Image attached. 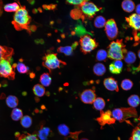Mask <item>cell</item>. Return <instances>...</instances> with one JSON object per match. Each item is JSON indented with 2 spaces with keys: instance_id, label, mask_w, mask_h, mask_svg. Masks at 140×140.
Instances as JSON below:
<instances>
[{
  "instance_id": "b9f144b4",
  "label": "cell",
  "mask_w": 140,
  "mask_h": 140,
  "mask_svg": "<svg viewBox=\"0 0 140 140\" xmlns=\"http://www.w3.org/2000/svg\"><path fill=\"white\" fill-rule=\"evenodd\" d=\"M30 29L31 31L34 32L37 29V27L35 25H33L30 27Z\"/></svg>"
},
{
  "instance_id": "3957f363",
  "label": "cell",
  "mask_w": 140,
  "mask_h": 140,
  "mask_svg": "<svg viewBox=\"0 0 140 140\" xmlns=\"http://www.w3.org/2000/svg\"><path fill=\"white\" fill-rule=\"evenodd\" d=\"M111 113L113 117L120 122L125 121L128 118L136 117L137 116V112L136 109L131 107L115 108Z\"/></svg>"
},
{
  "instance_id": "ac0fdd59",
  "label": "cell",
  "mask_w": 140,
  "mask_h": 140,
  "mask_svg": "<svg viewBox=\"0 0 140 140\" xmlns=\"http://www.w3.org/2000/svg\"><path fill=\"white\" fill-rule=\"evenodd\" d=\"M128 102L131 107L135 108L140 103V98L137 95L134 94L131 95L128 99Z\"/></svg>"
},
{
  "instance_id": "277c9868",
  "label": "cell",
  "mask_w": 140,
  "mask_h": 140,
  "mask_svg": "<svg viewBox=\"0 0 140 140\" xmlns=\"http://www.w3.org/2000/svg\"><path fill=\"white\" fill-rule=\"evenodd\" d=\"M57 55V53H48L42 58L44 61L42 63L43 66L47 68L50 72L52 69L57 68H59L62 65L66 64L65 62L59 59Z\"/></svg>"
},
{
  "instance_id": "7c38bea8",
  "label": "cell",
  "mask_w": 140,
  "mask_h": 140,
  "mask_svg": "<svg viewBox=\"0 0 140 140\" xmlns=\"http://www.w3.org/2000/svg\"><path fill=\"white\" fill-rule=\"evenodd\" d=\"M14 53V50L12 48L0 45V61L6 59L11 63L12 57Z\"/></svg>"
},
{
  "instance_id": "ab89813d",
  "label": "cell",
  "mask_w": 140,
  "mask_h": 140,
  "mask_svg": "<svg viewBox=\"0 0 140 140\" xmlns=\"http://www.w3.org/2000/svg\"><path fill=\"white\" fill-rule=\"evenodd\" d=\"M78 45V43L77 41H75L72 44L71 47H72L73 50H75Z\"/></svg>"
},
{
  "instance_id": "603a6c76",
  "label": "cell",
  "mask_w": 140,
  "mask_h": 140,
  "mask_svg": "<svg viewBox=\"0 0 140 140\" xmlns=\"http://www.w3.org/2000/svg\"><path fill=\"white\" fill-rule=\"evenodd\" d=\"M33 90L34 94L38 97L43 96L45 93V89L44 87L43 86L38 84L34 86Z\"/></svg>"
},
{
  "instance_id": "ffe728a7",
  "label": "cell",
  "mask_w": 140,
  "mask_h": 140,
  "mask_svg": "<svg viewBox=\"0 0 140 140\" xmlns=\"http://www.w3.org/2000/svg\"><path fill=\"white\" fill-rule=\"evenodd\" d=\"M94 107L96 110H102L105 106V102L104 99L101 97H98L95 99L93 102Z\"/></svg>"
},
{
  "instance_id": "db71d44e",
  "label": "cell",
  "mask_w": 140,
  "mask_h": 140,
  "mask_svg": "<svg viewBox=\"0 0 140 140\" xmlns=\"http://www.w3.org/2000/svg\"><path fill=\"white\" fill-rule=\"evenodd\" d=\"M138 55L140 59V49L138 51Z\"/></svg>"
},
{
  "instance_id": "7402d4cb",
  "label": "cell",
  "mask_w": 140,
  "mask_h": 140,
  "mask_svg": "<svg viewBox=\"0 0 140 140\" xmlns=\"http://www.w3.org/2000/svg\"><path fill=\"white\" fill-rule=\"evenodd\" d=\"M79 24H77L75 28L74 31L75 34L78 36H81L87 33L91 34V33L87 32L85 28L79 22Z\"/></svg>"
},
{
  "instance_id": "60d3db41",
  "label": "cell",
  "mask_w": 140,
  "mask_h": 140,
  "mask_svg": "<svg viewBox=\"0 0 140 140\" xmlns=\"http://www.w3.org/2000/svg\"><path fill=\"white\" fill-rule=\"evenodd\" d=\"M3 4V2L2 0H0V16L2 15L3 10L2 8V6Z\"/></svg>"
},
{
  "instance_id": "d4e9b609",
  "label": "cell",
  "mask_w": 140,
  "mask_h": 140,
  "mask_svg": "<svg viewBox=\"0 0 140 140\" xmlns=\"http://www.w3.org/2000/svg\"><path fill=\"white\" fill-rule=\"evenodd\" d=\"M58 129L59 134L64 136L68 137V136L69 135V137L71 133L70 132L68 127L64 124L59 125L58 127Z\"/></svg>"
},
{
  "instance_id": "8d00e7d4",
  "label": "cell",
  "mask_w": 140,
  "mask_h": 140,
  "mask_svg": "<svg viewBox=\"0 0 140 140\" xmlns=\"http://www.w3.org/2000/svg\"><path fill=\"white\" fill-rule=\"evenodd\" d=\"M112 63L117 69L122 71L123 67V63L121 60H114Z\"/></svg>"
},
{
  "instance_id": "d6a6232c",
  "label": "cell",
  "mask_w": 140,
  "mask_h": 140,
  "mask_svg": "<svg viewBox=\"0 0 140 140\" xmlns=\"http://www.w3.org/2000/svg\"><path fill=\"white\" fill-rule=\"evenodd\" d=\"M70 15L71 17L73 19L77 20L81 18L83 13L81 10L79 9L75 8L71 11Z\"/></svg>"
},
{
  "instance_id": "8992f818",
  "label": "cell",
  "mask_w": 140,
  "mask_h": 140,
  "mask_svg": "<svg viewBox=\"0 0 140 140\" xmlns=\"http://www.w3.org/2000/svg\"><path fill=\"white\" fill-rule=\"evenodd\" d=\"M86 0L80 6H75V8L81 9L83 15L85 18H87L89 19L93 18L97 12L102 9L99 8L93 3Z\"/></svg>"
},
{
  "instance_id": "f5cc1de1",
  "label": "cell",
  "mask_w": 140,
  "mask_h": 140,
  "mask_svg": "<svg viewBox=\"0 0 140 140\" xmlns=\"http://www.w3.org/2000/svg\"><path fill=\"white\" fill-rule=\"evenodd\" d=\"M61 36L62 38H64L65 37V35L64 34L62 33L61 34Z\"/></svg>"
},
{
  "instance_id": "484cf974",
  "label": "cell",
  "mask_w": 140,
  "mask_h": 140,
  "mask_svg": "<svg viewBox=\"0 0 140 140\" xmlns=\"http://www.w3.org/2000/svg\"><path fill=\"white\" fill-rule=\"evenodd\" d=\"M107 57V53L106 50H99L97 51L96 55V60L97 61H106Z\"/></svg>"
},
{
  "instance_id": "2e32d148",
  "label": "cell",
  "mask_w": 140,
  "mask_h": 140,
  "mask_svg": "<svg viewBox=\"0 0 140 140\" xmlns=\"http://www.w3.org/2000/svg\"><path fill=\"white\" fill-rule=\"evenodd\" d=\"M121 6L123 10L125 12H130L134 10L135 5L134 3L130 0H125L123 1Z\"/></svg>"
},
{
  "instance_id": "d6986e66",
  "label": "cell",
  "mask_w": 140,
  "mask_h": 140,
  "mask_svg": "<svg viewBox=\"0 0 140 140\" xmlns=\"http://www.w3.org/2000/svg\"><path fill=\"white\" fill-rule=\"evenodd\" d=\"M51 78L48 73H44L40 76L39 81L43 86H48L51 84Z\"/></svg>"
},
{
  "instance_id": "5b68a950",
  "label": "cell",
  "mask_w": 140,
  "mask_h": 140,
  "mask_svg": "<svg viewBox=\"0 0 140 140\" xmlns=\"http://www.w3.org/2000/svg\"><path fill=\"white\" fill-rule=\"evenodd\" d=\"M80 50L84 54L88 53L97 48L98 43L89 34L80 37L79 41Z\"/></svg>"
},
{
  "instance_id": "6da1fadb",
  "label": "cell",
  "mask_w": 140,
  "mask_h": 140,
  "mask_svg": "<svg viewBox=\"0 0 140 140\" xmlns=\"http://www.w3.org/2000/svg\"><path fill=\"white\" fill-rule=\"evenodd\" d=\"M17 2L20 8L15 12L12 23L16 30L20 31L25 29L30 33L31 31L29 25L31 22V18L29 15L25 6H22L19 1Z\"/></svg>"
},
{
  "instance_id": "e575fe53",
  "label": "cell",
  "mask_w": 140,
  "mask_h": 140,
  "mask_svg": "<svg viewBox=\"0 0 140 140\" xmlns=\"http://www.w3.org/2000/svg\"><path fill=\"white\" fill-rule=\"evenodd\" d=\"M17 68L18 71L21 73H27L29 72V68L23 63L20 62L17 64Z\"/></svg>"
},
{
  "instance_id": "74e56055",
  "label": "cell",
  "mask_w": 140,
  "mask_h": 140,
  "mask_svg": "<svg viewBox=\"0 0 140 140\" xmlns=\"http://www.w3.org/2000/svg\"><path fill=\"white\" fill-rule=\"evenodd\" d=\"M86 0H67L66 2L71 4L75 5V6H79L81 5Z\"/></svg>"
},
{
  "instance_id": "4dcf8cb0",
  "label": "cell",
  "mask_w": 140,
  "mask_h": 140,
  "mask_svg": "<svg viewBox=\"0 0 140 140\" xmlns=\"http://www.w3.org/2000/svg\"><path fill=\"white\" fill-rule=\"evenodd\" d=\"M133 82L130 80L125 79L121 82V86L122 88L125 90L130 89L133 86Z\"/></svg>"
},
{
  "instance_id": "7dc6e473",
  "label": "cell",
  "mask_w": 140,
  "mask_h": 140,
  "mask_svg": "<svg viewBox=\"0 0 140 140\" xmlns=\"http://www.w3.org/2000/svg\"><path fill=\"white\" fill-rule=\"evenodd\" d=\"M34 42L36 44H38L40 43V39H35Z\"/></svg>"
},
{
  "instance_id": "f907efd6",
  "label": "cell",
  "mask_w": 140,
  "mask_h": 140,
  "mask_svg": "<svg viewBox=\"0 0 140 140\" xmlns=\"http://www.w3.org/2000/svg\"><path fill=\"white\" fill-rule=\"evenodd\" d=\"M47 5L46 4L43 5L42 6L43 8L47 10Z\"/></svg>"
},
{
  "instance_id": "f1b7e54d",
  "label": "cell",
  "mask_w": 140,
  "mask_h": 140,
  "mask_svg": "<svg viewBox=\"0 0 140 140\" xmlns=\"http://www.w3.org/2000/svg\"><path fill=\"white\" fill-rule=\"evenodd\" d=\"M73 50L71 46H60L58 48L57 51L59 53H64L66 56H69L72 54Z\"/></svg>"
},
{
  "instance_id": "9c48e42d",
  "label": "cell",
  "mask_w": 140,
  "mask_h": 140,
  "mask_svg": "<svg viewBox=\"0 0 140 140\" xmlns=\"http://www.w3.org/2000/svg\"><path fill=\"white\" fill-rule=\"evenodd\" d=\"M112 116V113L109 110L104 111H100V117L96 119L99 124L101 126H103L107 124H114L115 120Z\"/></svg>"
},
{
  "instance_id": "52a82bcc",
  "label": "cell",
  "mask_w": 140,
  "mask_h": 140,
  "mask_svg": "<svg viewBox=\"0 0 140 140\" xmlns=\"http://www.w3.org/2000/svg\"><path fill=\"white\" fill-rule=\"evenodd\" d=\"M10 63L6 59L0 61V76L13 80L15 79V68L11 66Z\"/></svg>"
},
{
  "instance_id": "8fae6325",
  "label": "cell",
  "mask_w": 140,
  "mask_h": 140,
  "mask_svg": "<svg viewBox=\"0 0 140 140\" xmlns=\"http://www.w3.org/2000/svg\"><path fill=\"white\" fill-rule=\"evenodd\" d=\"M125 20L129 26L133 29L140 31V15L135 13H132Z\"/></svg>"
},
{
  "instance_id": "44dd1931",
  "label": "cell",
  "mask_w": 140,
  "mask_h": 140,
  "mask_svg": "<svg viewBox=\"0 0 140 140\" xmlns=\"http://www.w3.org/2000/svg\"><path fill=\"white\" fill-rule=\"evenodd\" d=\"M6 103L7 105L10 108H15L18 105V100L16 96L9 95L6 98Z\"/></svg>"
},
{
  "instance_id": "c3c4849f",
  "label": "cell",
  "mask_w": 140,
  "mask_h": 140,
  "mask_svg": "<svg viewBox=\"0 0 140 140\" xmlns=\"http://www.w3.org/2000/svg\"><path fill=\"white\" fill-rule=\"evenodd\" d=\"M47 9L48 10L51 9V4H50L49 5H47Z\"/></svg>"
},
{
  "instance_id": "ee69618b",
  "label": "cell",
  "mask_w": 140,
  "mask_h": 140,
  "mask_svg": "<svg viewBox=\"0 0 140 140\" xmlns=\"http://www.w3.org/2000/svg\"><path fill=\"white\" fill-rule=\"evenodd\" d=\"M51 9L53 10L56 8L57 6V5L54 4H51Z\"/></svg>"
},
{
  "instance_id": "4fadbf2b",
  "label": "cell",
  "mask_w": 140,
  "mask_h": 140,
  "mask_svg": "<svg viewBox=\"0 0 140 140\" xmlns=\"http://www.w3.org/2000/svg\"><path fill=\"white\" fill-rule=\"evenodd\" d=\"M103 83L105 87L108 90L118 92L119 89L117 81L114 78L110 77L105 79Z\"/></svg>"
},
{
  "instance_id": "f546056e",
  "label": "cell",
  "mask_w": 140,
  "mask_h": 140,
  "mask_svg": "<svg viewBox=\"0 0 140 140\" xmlns=\"http://www.w3.org/2000/svg\"><path fill=\"white\" fill-rule=\"evenodd\" d=\"M32 120L31 117L28 115H25L21 119L20 123L22 126L25 128H29L31 125Z\"/></svg>"
},
{
  "instance_id": "d590c367",
  "label": "cell",
  "mask_w": 140,
  "mask_h": 140,
  "mask_svg": "<svg viewBox=\"0 0 140 140\" xmlns=\"http://www.w3.org/2000/svg\"><path fill=\"white\" fill-rule=\"evenodd\" d=\"M109 69L111 73L116 74H119L122 72L117 69L112 62L109 66Z\"/></svg>"
},
{
  "instance_id": "816d5d0a",
  "label": "cell",
  "mask_w": 140,
  "mask_h": 140,
  "mask_svg": "<svg viewBox=\"0 0 140 140\" xmlns=\"http://www.w3.org/2000/svg\"><path fill=\"white\" fill-rule=\"evenodd\" d=\"M37 10L40 13H41L43 12L41 9L40 7L38 8Z\"/></svg>"
},
{
  "instance_id": "f6af8a7d",
  "label": "cell",
  "mask_w": 140,
  "mask_h": 140,
  "mask_svg": "<svg viewBox=\"0 0 140 140\" xmlns=\"http://www.w3.org/2000/svg\"><path fill=\"white\" fill-rule=\"evenodd\" d=\"M28 1L29 3L32 5L34 4L35 2L34 0H29Z\"/></svg>"
},
{
  "instance_id": "5bb4252c",
  "label": "cell",
  "mask_w": 140,
  "mask_h": 140,
  "mask_svg": "<svg viewBox=\"0 0 140 140\" xmlns=\"http://www.w3.org/2000/svg\"><path fill=\"white\" fill-rule=\"evenodd\" d=\"M41 140H47L52 135V132L48 127H44L41 124L39 130L37 132L34 133Z\"/></svg>"
},
{
  "instance_id": "30bf717a",
  "label": "cell",
  "mask_w": 140,
  "mask_h": 140,
  "mask_svg": "<svg viewBox=\"0 0 140 140\" xmlns=\"http://www.w3.org/2000/svg\"><path fill=\"white\" fill-rule=\"evenodd\" d=\"M96 96L95 91L92 89L84 90L79 96L80 99L82 102L85 103L89 104L93 103Z\"/></svg>"
},
{
  "instance_id": "83f0119b",
  "label": "cell",
  "mask_w": 140,
  "mask_h": 140,
  "mask_svg": "<svg viewBox=\"0 0 140 140\" xmlns=\"http://www.w3.org/2000/svg\"><path fill=\"white\" fill-rule=\"evenodd\" d=\"M20 6L18 4L14 2L5 5L4 7L5 11L7 12H16L18 10Z\"/></svg>"
},
{
  "instance_id": "4316f807",
  "label": "cell",
  "mask_w": 140,
  "mask_h": 140,
  "mask_svg": "<svg viewBox=\"0 0 140 140\" xmlns=\"http://www.w3.org/2000/svg\"><path fill=\"white\" fill-rule=\"evenodd\" d=\"M106 21L105 18L101 16H99L96 17L94 21V24L95 27L97 28H101L105 26Z\"/></svg>"
},
{
  "instance_id": "9a60e30c",
  "label": "cell",
  "mask_w": 140,
  "mask_h": 140,
  "mask_svg": "<svg viewBox=\"0 0 140 140\" xmlns=\"http://www.w3.org/2000/svg\"><path fill=\"white\" fill-rule=\"evenodd\" d=\"M93 71L94 73L96 75L99 76H102L105 73L106 69L103 64L97 63L94 65Z\"/></svg>"
},
{
  "instance_id": "836d02e7",
  "label": "cell",
  "mask_w": 140,
  "mask_h": 140,
  "mask_svg": "<svg viewBox=\"0 0 140 140\" xmlns=\"http://www.w3.org/2000/svg\"><path fill=\"white\" fill-rule=\"evenodd\" d=\"M129 140H140V128L136 127L133 130Z\"/></svg>"
},
{
  "instance_id": "7a4b0ae2",
  "label": "cell",
  "mask_w": 140,
  "mask_h": 140,
  "mask_svg": "<svg viewBox=\"0 0 140 140\" xmlns=\"http://www.w3.org/2000/svg\"><path fill=\"white\" fill-rule=\"evenodd\" d=\"M122 39H117L110 43L107 47L108 57L111 60H121L127 53Z\"/></svg>"
},
{
  "instance_id": "e0dca14e",
  "label": "cell",
  "mask_w": 140,
  "mask_h": 140,
  "mask_svg": "<svg viewBox=\"0 0 140 140\" xmlns=\"http://www.w3.org/2000/svg\"><path fill=\"white\" fill-rule=\"evenodd\" d=\"M124 59L129 68L130 67L131 64L134 63L136 61V55L133 52L129 51L126 54Z\"/></svg>"
},
{
  "instance_id": "ba28073f",
  "label": "cell",
  "mask_w": 140,
  "mask_h": 140,
  "mask_svg": "<svg viewBox=\"0 0 140 140\" xmlns=\"http://www.w3.org/2000/svg\"><path fill=\"white\" fill-rule=\"evenodd\" d=\"M104 31L108 39L113 40L117 37L118 29L116 23L113 19L108 20L106 22Z\"/></svg>"
},
{
  "instance_id": "1f68e13d",
  "label": "cell",
  "mask_w": 140,
  "mask_h": 140,
  "mask_svg": "<svg viewBox=\"0 0 140 140\" xmlns=\"http://www.w3.org/2000/svg\"><path fill=\"white\" fill-rule=\"evenodd\" d=\"M19 137L18 140H38L37 135L34 133L31 134L26 133Z\"/></svg>"
},
{
  "instance_id": "681fc988",
  "label": "cell",
  "mask_w": 140,
  "mask_h": 140,
  "mask_svg": "<svg viewBox=\"0 0 140 140\" xmlns=\"http://www.w3.org/2000/svg\"><path fill=\"white\" fill-rule=\"evenodd\" d=\"M40 43L41 44H43L44 43V40L43 39H40Z\"/></svg>"
},
{
  "instance_id": "cb8c5ba5",
  "label": "cell",
  "mask_w": 140,
  "mask_h": 140,
  "mask_svg": "<svg viewBox=\"0 0 140 140\" xmlns=\"http://www.w3.org/2000/svg\"><path fill=\"white\" fill-rule=\"evenodd\" d=\"M11 117L12 119L17 121L21 119L23 117V113L22 110L17 108H15L12 112Z\"/></svg>"
},
{
  "instance_id": "bcb514c9",
  "label": "cell",
  "mask_w": 140,
  "mask_h": 140,
  "mask_svg": "<svg viewBox=\"0 0 140 140\" xmlns=\"http://www.w3.org/2000/svg\"><path fill=\"white\" fill-rule=\"evenodd\" d=\"M32 12L34 14L38 12V10L36 9H34L32 10Z\"/></svg>"
},
{
  "instance_id": "7bdbcfd3",
  "label": "cell",
  "mask_w": 140,
  "mask_h": 140,
  "mask_svg": "<svg viewBox=\"0 0 140 140\" xmlns=\"http://www.w3.org/2000/svg\"><path fill=\"white\" fill-rule=\"evenodd\" d=\"M30 76L31 79H33L35 77V74L33 72H32L30 74Z\"/></svg>"
},
{
  "instance_id": "11a10c76",
  "label": "cell",
  "mask_w": 140,
  "mask_h": 140,
  "mask_svg": "<svg viewBox=\"0 0 140 140\" xmlns=\"http://www.w3.org/2000/svg\"><path fill=\"white\" fill-rule=\"evenodd\" d=\"M88 140V139H87V138H81V139H80V140Z\"/></svg>"
},
{
  "instance_id": "f35d334b",
  "label": "cell",
  "mask_w": 140,
  "mask_h": 140,
  "mask_svg": "<svg viewBox=\"0 0 140 140\" xmlns=\"http://www.w3.org/2000/svg\"><path fill=\"white\" fill-rule=\"evenodd\" d=\"M135 11L137 14L140 15V4H138L136 6Z\"/></svg>"
},
{
  "instance_id": "9f6ffc18",
  "label": "cell",
  "mask_w": 140,
  "mask_h": 140,
  "mask_svg": "<svg viewBox=\"0 0 140 140\" xmlns=\"http://www.w3.org/2000/svg\"><path fill=\"white\" fill-rule=\"evenodd\" d=\"M54 23V22L53 21H51L50 22V24L51 25H52Z\"/></svg>"
}]
</instances>
